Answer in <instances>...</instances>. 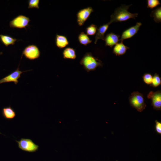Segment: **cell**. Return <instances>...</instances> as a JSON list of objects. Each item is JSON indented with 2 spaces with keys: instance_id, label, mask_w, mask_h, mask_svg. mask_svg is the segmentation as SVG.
Here are the masks:
<instances>
[{
  "instance_id": "5bb4252c",
  "label": "cell",
  "mask_w": 161,
  "mask_h": 161,
  "mask_svg": "<svg viewBox=\"0 0 161 161\" xmlns=\"http://www.w3.org/2000/svg\"><path fill=\"white\" fill-rule=\"evenodd\" d=\"M55 44L59 48H63L69 44L67 38L65 36L56 34L55 38Z\"/></svg>"
},
{
  "instance_id": "8992f818",
  "label": "cell",
  "mask_w": 161,
  "mask_h": 161,
  "mask_svg": "<svg viewBox=\"0 0 161 161\" xmlns=\"http://www.w3.org/2000/svg\"><path fill=\"white\" fill-rule=\"evenodd\" d=\"M22 55L29 60H34L40 57V52L36 45L31 44L24 48L22 52Z\"/></svg>"
},
{
  "instance_id": "e0dca14e",
  "label": "cell",
  "mask_w": 161,
  "mask_h": 161,
  "mask_svg": "<svg viewBox=\"0 0 161 161\" xmlns=\"http://www.w3.org/2000/svg\"><path fill=\"white\" fill-rule=\"evenodd\" d=\"M0 38L2 43L7 47L9 45H14L17 40L9 35L2 34L0 35Z\"/></svg>"
},
{
  "instance_id": "6da1fadb",
  "label": "cell",
  "mask_w": 161,
  "mask_h": 161,
  "mask_svg": "<svg viewBox=\"0 0 161 161\" xmlns=\"http://www.w3.org/2000/svg\"><path fill=\"white\" fill-rule=\"evenodd\" d=\"M131 5H122L116 9L110 16V21L112 23L126 21L131 18L135 19L137 17L138 14L132 13L128 11L129 7Z\"/></svg>"
},
{
  "instance_id": "277c9868",
  "label": "cell",
  "mask_w": 161,
  "mask_h": 161,
  "mask_svg": "<svg viewBox=\"0 0 161 161\" xmlns=\"http://www.w3.org/2000/svg\"><path fill=\"white\" fill-rule=\"evenodd\" d=\"M18 148L22 151L29 152H35L38 149L39 146L30 139L22 138L19 141H16Z\"/></svg>"
},
{
  "instance_id": "2e32d148",
  "label": "cell",
  "mask_w": 161,
  "mask_h": 161,
  "mask_svg": "<svg viewBox=\"0 0 161 161\" xmlns=\"http://www.w3.org/2000/svg\"><path fill=\"white\" fill-rule=\"evenodd\" d=\"M63 58L64 59H75L76 58V55L75 50L71 47H67L63 52Z\"/></svg>"
},
{
  "instance_id": "4fadbf2b",
  "label": "cell",
  "mask_w": 161,
  "mask_h": 161,
  "mask_svg": "<svg viewBox=\"0 0 161 161\" xmlns=\"http://www.w3.org/2000/svg\"><path fill=\"white\" fill-rule=\"evenodd\" d=\"M129 48L125 45L123 41L117 43L114 45L113 50V53L116 56L122 55L126 52Z\"/></svg>"
},
{
  "instance_id": "ffe728a7",
  "label": "cell",
  "mask_w": 161,
  "mask_h": 161,
  "mask_svg": "<svg viewBox=\"0 0 161 161\" xmlns=\"http://www.w3.org/2000/svg\"><path fill=\"white\" fill-rule=\"evenodd\" d=\"M97 29V26L96 25L92 24L86 28V34L90 35H94L96 33Z\"/></svg>"
},
{
  "instance_id": "ba28073f",
  "label": "cell",
  "mask_w": 161,
  "mask_h": 161,
  "mask_svg": "<svg viewBox=\"0 0 161 161\" xmlns=\"http://www.w3.org/2000/svg\"><path fill=\"white\" fill-rule=\"evenodd\" d=\"M93 12V8L89 7L80 10L77 13V22L80 26L83 25L92 13Z\"/></svg>"
},
{
  "instance_id": "7a4b0ae2",
  "label": "cell",
  "mask_w": 161,
  "mask_h": 161,
  "mask_svg": "<svg viewBox=\"0 0 161 161\" xmlns=\"http://www.w3.org/2000/svg\"><path fill=\"white\" fill-rule=\"evenodd\" d=\"M80 64L87 72L94 71L98 67L102 66L101 61L90 52H87L83 56L80 60Z\"/></svg>"
},
{
  "instance_id": "7c38bea8",
  "label": "cell",
  "mask_w": 161,
  "mask_h": 161,
  "mask_svg": "<svg viewBox=\"0 0 161 161\" xmlns=\"http://www.w3.org/2000/svg\"><path fill=\"white\" fill-rule=\"evenodd\" d=\"M111 23H112L110 21L106 24L100 26L97 28L94 42L95 44H96L97 41L99 39L104 41L105 33L107 30L109 25Z\"/></svg>"
},
{
  "instance_id": "9c48e42d",
  "label": "cell",
  "mask_w": 161,
  "mask_h": 161,
  "mask_svg": "<svg viewBox=\"0 0 161 161\" xmlns=\"http://www.w3.org/2000/svg\"><path fill=\"white\" fill-rule=\"evenodd\" d=\"M142 24L141 22H137L136 25L124 31L122 33L120 41L130 38L134 36L139 31Z\"/></svg>"
},
{
  "instance_id": "ac0fdd59",
  "label": "cell",
  "mask_w": 161,
  "mask_h": 161,
  "mask_svg": "<svg viewBox=\"0 0 161 161\" xmlns=\"http://www.w3.org/2000/svg\"><path fill=\"white\" fill-rule=\"evenodd\" d=\"M78 38L79 43L84 46H86L92 42L88 35L83 32L79 35Z\"/></svg>"
},
{
  "instance_id": "d6986e66",
  "label": "cell",
  "mask_w": 161,
  "mask_h": 161,
  "mask_svg": "<svg viewBox=\"0 0 161 161\" xmlns=\"http://www.w3.org/2000/svg\"><path fill=\"white\" fill-rule=\"evenodd\" d=\"M154 18V20L156 23L161 22V7H158L152 11L150 15Z\"/></svg>"
},
{
  "instance_id": "484cf974",
  "label": "cell",
  "mask_w": 161,
  "mask_h": 161,
  "mask_svg": "<svg viewBox=\"0 0 161 161\" xmlns=\"http://www.w3.org/2000/svg\"></svg>"
},
{
  "instance_id": "52a82bcc",
  "label": "cell",
  "mask_w": 161,
  "mask_h": 161,
  "mask_svg": "<svg viewBox=\"0 0 161 161\" xmlns=\"http://www.w3.org/2000/svg\"><path fill=\"white\" fill-rule=\"evenodd\" d=\"M147 98L151 100L153 109L157 110L161 109V92L159 90L155 92L150 91L147 95Z\"/></svg>"
},
{
  "instance_id": "8fae6325",
  "label": "cell",
  "mask_w": 161,
  "mask_h": 161,
  "mask_svg": "<svg viewBox=\"0 0 161 161\" xmlns=\"http://www.w3.org/2000/svg\"><path fill=\"white\" fill-rule=\"evenodd\" d=\"M120 37V35L112 32L107 34L104 39L106 46L112 47L118 43Z\"/></svg>"
},
{
  "instance_id": "3957f363",
  "label": "cell",
  "mask_w": 161,
  "mask_h": 161,
  "mask_svg": "<svg viewBox=\"0 0 161 161\" xmlns=\"http://www.w3.org/2000/svg\"><path fill=\"white\" fill-rule=\"evenodd\" d=\"M129 100L131 106L139 112L143 111L146 106L143 94L138 92L132 93Z\"/></svg>"
},
{
  "instance_id": "cb8c5ba5",
  "label": "cell",
  "mask_w": 161,
  "mask_h": 161,
  "mask_svg": "<svg viewBox=\"0 0 161 161\" xmlns=\"http://www.w3.org/2000/svg\"><path fill=\"white\" fill-rule=\"evenodd\" d=\"M153 77L152 75L149 73H145L143 76V79L144 82L147 84H151Z\"/></svg>"
},
{
  "instance_id": "d4e9b609",
  "label": "cell",
  "mask_w": 161,
  "mask_h": 161,
  "mask_svg": "<svg viewBox=\"0 0 161 161\" xmlns=\"http://www.w3.org/2000/svg\"><path fill=\"white\" fill-rule=\"evenodd\" d=\"M155 130L157 133L161 134V122L157 120L155 121Z\"/></svg>"
},
{
  "instance_id": "5b68a950",
  "label": "cell",
  "mask_w": 161,
  "mask_h": 161,
  "mask_svg": "<svg viewBox=\"0 0 161 161\" xmlns=\"http://www.w3.org/2000/svg\"><path fill=\"white\" fill-rule=\"evenodd\" d=\"M30 21L29 17L23 15H19L10 22L9 25L11 28H26Z\"/></svg>"
},
{
  "instance_id": "44dd1931",
  "label": "cell",
  "mask_w": 161,
  "mask_h": 161,
  "mask_svg": "<svg viewBox=\"0 0 161 161\" xmlns=\"http://www.w3.org/2000/svg\"><path fill=\"white\" fill-rule=\"evenodd\" d=\"M161 84V78L158 74L155 73L153 77L151 86L154 87H156Z\"/></svg>"
},
{
  "instance_id": "30bf717a",
  "label": "cell",
  "mask_w": 161,
  "mask_h": 161,
  "mask_svg": "<svg viewBox=\"0 0 161 161\" xmlns=\"http://www.w3.org/2000/svg\"><path fill=\"white\" fill-rule=\"evenodd\" d=\"M18 66L17 69L9 75L0 80V84L5 83L14 82L15 84L18 82V79L21 77V75L24 72L27 71H22L19 70Z\"/></svg>"
},
{
  "instance_id": "9a60e30c",
  "label": "cell",
  "mask_w": 161,
  "mask_h": 161,
  "mask_svg": "<svg viewBox=\"0 0 161 161\" xmlns=\"http://www.w3.org/2000/svg\"><path fill=\"white\" fill-rule=\"evenodd\" d=\"M2 114L4 118L9 120L13 119L16 116V112L10 106L4 108Z\"/></svg>"
},
{
  "instance_id": "603a6c76",
  "label": "cell",
  "mask_w": 161,
  "mask_h": 161,
  "mask_svg": "<svg viewBox=\"0 0 161 161\" xmlns=\"http://www.w3.org/2000/svg\"><path fill=\"white\" fill-rule=\"evenodd\" d=\"M39 0H28V8H35L38 9L39 8Z\"/></svg>"
},
{
  "instance_id": "7402d4cb",
  "label": "cell",
  "mask_w": 161,
  "mask_h": 161,
  "mask_svg": "<svg viewBox=\"0 0 161 161\" xmlns=\"http://www.w3.org/2000/svg\"><path fill=\"white\" fill-rule=\"evenodd\" d=\"M147 7L152 9L160 4L158 0H148Z\"/></svg>"
}]
</instances>
